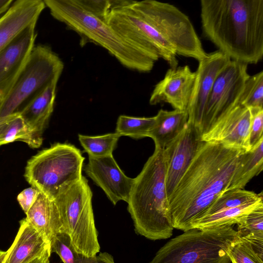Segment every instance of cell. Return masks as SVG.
I'll return each instance as SVG.
<instances>
[{"label": "cell", "instance_id": "1", "mask_svg": "<svg viewBox=\"0 0 263 263\" xmlns=\"http://www.w3.org/2000/svg\"><path fill=\"white\" fill-rule=\"evenodd\" d=\"M244 151L202 141L168 198L174 229L186 231L227 191Z\"/></svg>", "mask_w": 263, "mask_h": 263}, {"label": "cell", "instance_id": "2", "mask_svg": "<svg viewBox=\"0 0 263 263\" xmlns=\"http://www.w3.org/2000/svg\"><path fill=\"white\" fill-rule=\"evenodd\" d=\"M203 36L231 60L257 64L263 56V0H201Z\"/></svg>", "mask_w": 263, "mask_h": 263}, {"label": "cell", "instance_id": "3", "mask_svg": "<svg viewBox=\"0 0 263 263\" xmlns=\"http://www.w3.org/2000/svg\"><path fill=\"white\" fill-rule=\"evenodd\" d=\"M134 179L127 203L136 233L153 240L171 237L174 228L166 191L163 149L155 148Z\"/></svg>", "mask_w": 263, "mask_h": 263}, {"label": "cell", "instance_id": "4", "mask_svg": "<svg viewBox=\"0 0 263 263\" xmlns=\"http://www.w3.org/2000/svg\"><path fill=\"white\" fill-rule=\"evenodd\" d=\"M51 15L80 37V45L101 46L130 70L148 72L156 62L118 34L107 23L84 10L76 0H44Z\"/></svg>", "mask_w": 263, "mask_h": 263}, {"label": "cell", "instance_id": "5", "mask_svg": "<svg viewBox=\"0 0 263 263\" xmlns=\"http://www.w3.org/2000/svg\"><path fill=\"white\" fill-rule=\"evenodd\" d=\"M240 239L232 226L190 229L167 241L149 263H231L228 252Z\"/></svg>", "mask_w": 263, "mask_h": 263}, {"label": "cell", "instance_id": "6", "mask_svg": "<svg viewBox=\"0 0 263 263\" xmlns=\"http://www.w3.org/2000/svg\"><path fill=\"white\" fill-rule=\"evenodd\" d=\"M84 160L80 149L73 145L57 143L28 161L24 177L31 186L54 199L82 178Z\"/></svg>", "mask_w": 263, "mask_h": 263}, {"label": "cell", "instance_id": "7", "mask_svg": "<svg viewBox=\"0 0 263 263\" xmlns=\"http://www.w3.org/2000/svg\"><path fill=\"white\" fill-rule=\"evenodd\" d=\"M92 193L83 176L63 190L54 199L59 208L65 232L80 254L93 256L100 251L92 206Z\"/></svg>", "mask_w": 263, "mask_h": 263}, {"label": "cell", "instance_id": "8", "mask_svg": "<svg viewBox=\"0 0 263 263\" xmlns=\"http://www.w3.org/2000/svg\"><path fill=\"white\" fill-rule=\"evenodd\" d=\"M130 6L174 47L177 55L198 62L208 55L188 16L173 5L144 0L134 1Z\"/></svg>", "mask_w": 263, "mask_h": 263}, {"label": "cell", "instance_id": "9", "mask_svg": "<svg viewBox=\"0 0 263 263\" xmlns=\"http://www.w3.org/2000/svg\"><path fill=\"white\" fill-rule=\"evenodd\" d=\"M64 63L47 45L34 46L8 93L0 103V121L18 111L24 102L54 78L61 76Z\"/></svg>", "mask_w": 263, "mask_h": 263}, {"label": "cell", "instance_id": "10", "mask_svg": "<svg viewBox=\"0 0 263 263\" xmlns=\"http://www.w3.org/2000/svg\"><path fill=\"white\" fill-rule=\"evenodd\" d=\"M130 5L112 9L107 19V24L154 61L161 58L168 63L170 68L177 67L178 62L174 47L136 13Z\"/></svg>", "mask_w": 263, "mask_h": 263}, {"label": "cell", "instance_id": "11", "mask_svg": "<svg viewBox=\"0 0 263 263\" xmlns=\"http://www.w3.org/2000/svg\"><path fill=\"white\" fill-rule=\"evenodd\" d=\"M250 75L248 64L230 60L217 76L204 112L201 135L222 116L239 104Z\"/></svg>", "mask_w": 263, "mask_h": 263}, {"label": "cell", "instance_id": "12", "mask_svg": "<svg viewBox=\"0 0 263 263\" xmlns=\"http://www.w3.org/2000/svg\"><path fill=\"white\" fill-rule=\"evenodd\" d=\"M230 59L219 50L198 62L189 105L187 122L193 125L201 136L205 107L215 80Z\"/></svg>", "mask_w": 263, "mask_h": 263}, {"label": "cell", "instance_id": "13", "mask_svg": "<svg viewBox=\"0 0 263 263\" xmlns=\"http://www.w3.org/2000/svg\"><path fill=\"white\" fill-rule=\"evenodd\" d=\"M201 142L198 131L187 122L182 132L163 149L168 198L195 156Z\"/></svg>", "mask_w": 263, "mask_h": 263}, {"label": "cell", "instance_id": "14", "mask_svg": "<svg viewBox=\"0 0 263 263\" xmlns=\"http://www.w3.org/2000/svg\"><path fill=\"white\" fill-rule=\"evenodd\" d=\"M251 121L250 108L238 104L202 134L200 140L229 148L249 151Z\"/></svg>", "mask_w": 263, "mask_h": 263}, {"label": "cell", "instance_id": "15", "mask_svg": "<svg viewBox=\"0 0 263 263\" xmlns=\"http://www.w3.org/2000/svg\"><path fill=\"white\" fill-rule=\"evenodd\" d=\"M36 24L24 29L0 51V103L8 93L34 46Z\"/></svg>", "mask_w": 263, "mask_h": 263}, {"label": "cell", "instance_id": "16", "mask_svg": "<svg viewBox=\"0 0 263 263\" xmlns=\"http://www.w3.org/2000/svg\"><path fill=\"white\" fill-rule=\"evenodd\" d=\"M84 171L114 205L121 200L127 202L134 179L125 175L112 155L101 157L88 156Z\"/></svg>", "mask_w": 263, "mask_h": 263}, {"label": "cell", "instance_id": "17", "mask_svg": "<svg viewBox=\"0 0 263 263\" xmlns=\"http://www.w3.org/2000/svg\"><path fill=\"white\" fill-rule=\"evenodd\" d=\"M195 78L187 65L169 68L155 86L149 98L151 105L162 102L175 110H187Z\"/></svg>", "mask_w": 263, "mask_h": 263}, {"label": "cell", "instance_id": "18", "mask_svg": "<svg viewBox=\"0 0 263 263\" xmlns=\"http://www.w3.org/2000/svg\"><path fill=\"white\" fill-rule=\"evenodd\" d=\"M42 0H17L0 17V51L21 31L36 23L45 8Z\"/></svg>", "mask_w": 263, "mask_h": 263}, {"label": "cell", "instance_id": "19", "mask_svg": "<svg viewBox=\"0 0 263 263\" xmlns=\"http://www.w3.org/2000/svg\"><path fill=\"white\" fill-rule=\"evenodd\" d=\"M5 263H29L51 254L50 243L26 219L20 222V227L11 246L8 249Z\"/></svg>", "mask_w": 263, "mask_h": 263}, {"label": "cell", "instance_id": "20", "mask_svg": "<svg viewBox=\"0 0 263 263\" xmlns=\"http://www.w3.org/2000/svg\"><path fill=\"white\" fill-rule=\"evenodd\" d=\"M60 77L57 76L54 78L34 95L24 107L18 111L27 125L40 137H42L53 110Z\"/></svg>", "mask_w": 263, "mask_h": 263}, {"label": "cell", "instance_id": "21", "mask_svg": "<svg viewBox=\"0 0 263 263\" xmlns=\"http://www.w3.org/2000/svg\"><path fill=\"white\" fill-rule=\"evenodd\" d=\"M26 215L27 221L50 243L57 234L65 232L55 200L40 192Z\"/></svg>", "mask_w": 263, "mask_h": 263}, {"label": "cell", "instance_id": "22", "mask_svg": "<svg viewBox=\"0 0 263 263\" xmlns=\"http://www.w3.org/2000/svg\"><path fill=\"white\" fill-rule=\"evenodd\" d=\"M147 136L154 141L155 148L163 149L183 129L188 121L187 110L160 109Z\"/></svg>", "mask_w": 263, "mask_h": 263}, {"label": "cell", "instance_id": "23", "mask_svg": "<svg viewBox=\"0 0 263 263\" xmlns=\"http://www.w3.org/2000/svg\"><path fill=\"white\" fill-rule=\"evenodd\" d=\"M263 168V138L251 149L242 152L227 191L243 189Z\"/></svg>", "mask_w": 263, "mask_h": 263}, {"label": "cell", "instance_id": "24", "mask_svg": "<svg viewBox=\"0 0 263 263\" xmlns=\"http://www.w3.org/2000/svg\"><path fill=\"white\" fill-rule=\"evenodd\" d=\"M14 141L25 142L31 148L40 147L43 142V138L30 129L18 111L0 121V146Z\"/></svg>", "mask_w": 263, "mask_h": 263}, {"label": "cell", "instance_id": "25", "mask_svg": "<svg viewBox=\"0 0 263 263\" xmlns=\"http://www.w3.org/2000/svg\"><path fill=\"white\" fill-rule=\"evenodd\" d=\"M262 199L263 198H261L239 206L202 216L192 223L190 229L232 226L235 224L238 225L243 221L250 212L258 205L263 204Z\"/></svg>", "mask_w": 263, "mask_h": 263}, {"label": "cell", "instance_id": "26", "mask_svg": "<svg viewBox=\"0 0 263 263\" xmlns=\"http://www.w3.org/2000/svg\"><path fill=\"white\" fill-rule=\"evenodd\" d=\"M51 253L57 254L63 263H115L113 257L107 252L88 256L78 253L69 235L65 232L57 234L50 242Z\"/></svg>", "mask_w": 263, "mask_h": 263}, {"label": "cell", "instance_id": "27", "mask_svg": "<svg viewBox=\"0 0 263 263\" xmlns=\"http://www.w3.org/2000/svg\"><path fill=\"white\" fill-rule=\"evenodd\" d=\"M228 256L231 263H263V241L240 237Z\"/></svg>", "mask_w": 263, "mask_h": 263}, {"label": "cell", "instance_id": "28", "mask_svg": "<svg viewBox=\"0 0 263 263\" xmlns=\"http://www.w3.org/2000/svg\"><path fill=\"white\" fill-rule=\"evenodd\" d=\"M261 198H263L262 192L256 194L244 189L226 191L215 200L203 216L239 206Z\"/></svg>", "mask_w": 263, "mask_h": 263}, {"label": "cell", "instance_id": "29", "mask_svg": "<svg viewBox=\"0 0 263 263\" xmlns=\"http://www.w3.org/2000/svg\"><path fill=\"white\" fill-rule=\"evenodd\" d=\"M120 135L116 133L98 136L79 134V140L84 151L92 157H101L112 155Z\"/></svg>", "mask_w": 263, "mask_h": 263}, {"label": "cell", "instance_id": "30", "mask_svg": "<svg viewBox=\"0 0 263 263\" xmlns=\"http://www.w3.org/2000/svg\"><path fill=\"white\" fill-rule=\"evenodd\" d=\"M155 121V116L147 118L120 115L117 120L115 133L121 136H126L134 139L146 137Z\"/></svg>", "mask_w": 263, "mask_h": 263}, {"label": "cell", "instance_id": "31", "mask_svg": "<svg viewBox=\"0 0 263 263\" xmlns=\"http://www.w3.org/2000/svg\"><path fill=\"white\" fill-rule=\"evenodd\" d=\"M239 104L251 108H263V71L249 77L246 80Z\"/></svg>", "mask_w": 263, "mask_h": 263}, {"label": "cell", "instance_id": "32", "mask_svg": "<svg viewBox=\"0 0 263 263\" xmlns=\"http://www.w3.org/2000/svg\"><path fill=\"white\" fill-rule=\"evenodd\" d=\"M237 231L240 237L263 241V204L248 214Z\"/></svg>", "mask_w": 263, "mask_h": 263}, {"label": "cell", "instance_id": "33", "mask_svg": "<svg viewBox=\"0 0 263 263\" xmlns=\"http://www.w3.org/2000/svg\"><path fill=\"white\" fill-rule=\"evenodd\" d=\"M86 11L106 21L115 8L114 0H76Z\"/></svg>", "mask_w": 263, "mask_h": 263}, {"label": "cell", "instance_id": "34", "mask_svg": "<svg viewBox=\"0 0 263 263\" xmlns=\"http://www.w3.org/2000/svg\"><path fill=\"white\" fill-rule=\"evenodd\" d=\"M251 121L249 143L250 149L263 138V108H251Z\"/></svg>", "mask_w": 263, "mask_h": 263}, {"label": "cell", "instance_id": "35", "mask_svg": "<svg viewBox=\"0 0 263 263\" xmlns=\"http://www.w3.org/2000/svg\"><path fill=\"white\" fill-rule=\"evenodd\" d=\"M39 193L37 189L31 186L24 189L17 195V201L25 214L36 201Z\"/></svg>", "mask_w": 263, "mask_h": 263}, {"label": "cell", "instance_id": "36", "mask_svg": "<svg viewBox=\"0 0 263 263\" xmlns=\"http://www.w3.org/2000/svg\"><path fill=\"white\" fill-rule=\"evenodd\" d=\"M13 0H0V15H3L11 6Z\"/></svg>", "mask_w": 263, "mask_h": 263}, {"label": "cell", "instance_id": "37", "mask_svg": "<svg viewBox=\"0 0 263 263\" xmlns=\"http://www.w3.org/2000/svg\"><path fill=\"white\" fill-rule=\"evenodd\" d=\"M50 255H45L42 257L36 258L29 263H50Z\"/></svg>", "mask_w": 263, "mask_h": 263}, {"label": "cell", "instance_id": "38", "mask_svg": "<svg viewBox=\"0 0 263 263\" xmlns=\"http://www.w3.org/2000/svg\"><path fill=\"white\" fill-rule=\"evenodd\" d=\"M8 254V251H0V263H4Z\"/></svg>", "mask_w": 263, "mask_h": 263}, {"label": "cell", "instance_id": "39", "mask_svg": "<svg viewBox=\"0 0 263 263\" xmlns=\"http://www.w3.org/2000/svg\"><path fill=\"white\" fill-rule=\"evenodd\" d=\"M5 261H6V260H5ZM5 262H4V263H5Z\"/></svg>", "mask_w": 263, "mask_h": 263}]
</instances>
